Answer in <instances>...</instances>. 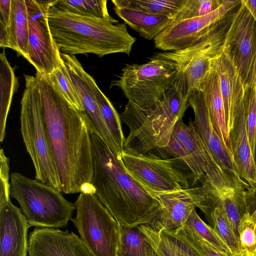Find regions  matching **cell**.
<instances>
[{
    "instance_id": "6da1fadb",
    "label": "cell",
    "mask_w": 256,
    "mask_h": 256,
    "mask_svg": "<svg viewBox=\"0 0 256 256\" xmlns=\"http://www.w3.org/2000/svg\"><path fill=\"white\" fill-rule=\"evenodd\" d=\"M46 131L61 184L66 194L92 184L93 160L85 116L72 106L47 76L36 73Z\"/></svg>"
},
{
    "instance_id": "7a4b0ae2",
    "label": "cell",
    "mask_w": 256,
    "mask_h": 256,
    "mask_svg": "<svg viewBox=\"0 0 256 256\" xmlns=\"http://www.w3.org/2000/svg\"><path fill=\"white\" fill-rule=\"evenodd\" d=\"M90 134L95 195L119 224L129 227L140 225L160 206L159 200L126 170L120 156L90 130Z\"/></svg>"
},
{
    "instance_id": "3957f363",
    "label": "cell",
    "mask_w": 256,
    "mask_h": 256,
    "mask_svg": "<svg viewBox=\"0 0 256 256\" xmlns=\"http://www.w3.org/2000/svg\"><path fill=\"white\" fill-rule=\"evenodd\" d=\"M55 2L49 8L48 20L61 52L70 56L90 53L99 57L130 54L136 39L128 33L126 24L72 13L57 7Z\"/></svg>"
},
{
    "instance_id": "277c9868",
    "label": "cell",
    "mask_w": 256,
    "mask_h": 256,
    "mask_svg": "<svg viewBox=\"0 0 256 256\" xmlns=\"http://www.w3.org/2000/svg\"><path fill=\"white\" fill-rule=\"evenodd\" d=\"M188 106V99L174 84L162 102L152 108H142L128 102L120 114L121 121L130 128L124 149L142 154L162 149Z\"/></svg>"
},
{
    "instance_id": "5b68a950",
    "label": "cell",
    "mask_w": 256,
    "mask_h": 256,
    "mask_svg": "<svg viewBox=\"0 0 256 256\" xmlns=\"http://www.w3.org/2000/svg\"><path fill=\"white\" fill-rule=\"evenodd\" d=\"M233 13L228 14L186 48L155 55L174 63L177 74L174 84L186 98L202 91L204 82L213 68L214 60L223 52L224 41Z\"/></svg>"
},
{
    "instance_id": "8992f818",
    "label": "cell",
    "mask_w": 256,
    "mask_h": 256,
    "mask_svg": "<svg viewBox=\"0 0 256 256\" xmlns=\"http://www.w3.org/2000/svg\"><path fill=\"white\" fill-rule=\"evenodd\" d=\"M10 178V196L18 201L30 226L58 228L68 226L76 207L60 191L17 172Z\"/></svg>"
},
{
    "instance_id": "52a82bcc",
    "label": "cell",
    "mask_w": 256,
    "mask_h": 256,
    "mask_svg": "<svg viewBox=\"0 0 256 256\" xmlns=\"http://www.w3.org/2000/svg\"><path fill=\"white\" fill-rule=\"evenodd\" d=\"M21 100L20 131L35 170L36 180L62 192L61 184L46 131L36 76L24 75Z\"/></svg>"
},
{
    "instance_id": "ba28073f",
    "label": "cell",
    "mask_w": 256,
    "mask_h": 256,
    "mask_svg": "<svg viewBox=\"0 0 256 256\" xmlns=\"http://www.w3.org/2000/svg\"><path fill=\"white\" fill-rule=\"evenodd\" d=\"M162 150L183 161L195 182L202 178L218 194L242 186L217 163L191 119L188 124L182 119L176 122L168 144Z\"/></svg>"
},
{
    "instance_id": "9c48e42d",
    "label": "cell",
    "mask_w": 256,
    "mask_h": 256,
    "mask_svg": "<svg viewBox=\"0 0 256 256\" xmlns=\"http://www.w3.org/2000/svg\"><path fill=\"white\" fill-rule=\"evenodd\" d=\"M177 74L174 62L154 56L142 64H126L110 87L121 89L128 102L142 108L160 104L174 84Z\"/></svg>"
},
{
    "instance_id": "30bf717a",
    "label": "cell",
    "mask_w": 256,
    "mask_h": 256,
    "mask_svg": "<svg viewBox=\"0 0 256 256\" xmlns=\"http://www.w3.org/2000/svg\"><path fill=\"white\" fill-rule=\"evenodd\" d=\"M72 221L80 238L94 256H118L119 224L92 194L80 192Z\"/></svg>"
},
{
    "instance_id": "8fae6325",
    "label": "cell",
    "mask_w": 256,
    "mask_h": 256,
    "mask_svg": "<svg viewBox=\"0 0 256 256\" xmlns=\"http://www.w3.org/2000/svg\"><path fill=\"white\" fill-rule=\"evenodd\" d=\"M124 149L120 156L126 170L152 195L188 188L186 176L175 166L174 158H162Z\"/></svg>"
},
{
    "instance_id": "7c38bea8",
    "label": "cell",
    "mask_w": 256,
    "mask_h": 256,
    "mask_svg": "<svg viewBox=\"0 0 256 256\" xmlns=\"http://www.w3.org/2000/svg\"><path fill=\"white\" fill-rule=\"evenodd\" d=\"M224 52L234 66L244 88L252 86L256 62V22L242 0L233 13Z\"/></svg>"
},
{
    "instance_id": "4fadbf2b",
    "label": "cell",
    "mask_w": 256,
    "mask_h": 256,
    "mask_svg": "<svg viewBox=\"0 0 256 256\" xmlns=\"http://www.w3.org/2000/svg\"><path fill=\"white\" fill-rule=\"evenodd\" d=\"M54 0H26L29 20L27 60L36 72L48 76L62 64L60 52L50 32L48 10Z\"/></svg>"
},
{
    "instance_id": "5bb4252c",
    "label": "cell",
    "mask_w": 256,
    "mask_h": 256,
    "mask_svg": "<svg viewBox=\"0 0 256 256\" xmlns=\"http://www.w3.org/2000/svg\"><path fill=\"white\" fill-rule=\"evenodd\" d=\"M241 3V0H224L218 8L203 16L172 22L154 39L156 48L164 51L186 48L198 40L211 28Z\"/></svg>"
},
{
    "instance_id": "9a60e30c",
    "label": "cell",
    "mask_w": 256,
    "mask_h": 256,
    "mask_svg": "<svg viewBox=\"0 0 256 256\" xmlns=\"http://www.w3.org/2000/svg\"><path fill=\"white\" fill-rule=\"evenodd\" d=\"M67 74L82 104L89 130L98 136L116 155L122 152L114 142L102 117L87 73L75 56L60 52Z\"/></svg>"
},
{
    "instance_id": "2e32d148",
    "label": "cell",
    "mask_w": 256,
    "mask_h": 256,
    "mask_svg": "<svg viewBox=\"0 0 256 256\" xmlns=\"http://www.w3.org/2000/svg\"><path fill=\"white\" fill-rule=\"evenodd\" d=\"M188 104L194 112V124L217 163L238 184L249 187L242 179L234 157L214 128L202 92L192 94Z\"/></svg>"
},
{
    "instance_id": "e0dca14e",
    "label": "cell",
    "mask_w": 256,
    "mask_h": 256,
    "mask_svg": "<svg viewBox=\"0 0 256 256\" xmlns=\"http://www.w3.org/2000/svg\"><path fill=\"white\" fill-rule=\"evenodd\" d=\"M10 196V190H0V256H27L30 226Z\"/></svg>"
},
{
    "instance_id": "ac0fdd59",
    "label": "cell",
    "mask_w": 256,
    "mask_h": 256,
    "mask_svg": "<svg viewBox=\"0 0 256 256\" xmlns=\"http://www.w3.org/2000/svg\"><path fill=\"white\" fill-rule=\"evenodd\" d=\"M28 256H94L80 236L59 228H36L28 238Z\"/></svg>"
},
{
    "instance_id": "d6986e66",
    "label": "cell",
    "mask_w": 256,
    "mask_h": 256,
    "mask_svg": "<svg viewBox=\"0 0 256 256\" xmlns=\"http://www.w3.org/2000/svg\"><path fill=\"white\" fill-rule=\"evenodd\" d=\"M160 206L154 209L141 224L156 230H176L182 226L195 208L188 188L156 196Z\"/></svg>"
},
{
    "instance_id": "ffe728a7",
    "label": "cell",
    "mask_w": 256,
    "mask_h": 256,
    "mask_svg": "<svg viewBox=\"0 0 256 256\" xmlns=\"http://www.w3.org/2000/svg\"><path fill=\"white\" fill-rule=\"evenodd\" d=\"M213 68L219 78L227 131L230 136L238 110L245 96L246 88L234 66L224 51L214 60Z\"/></svg>"
},
{
    "instance_id": "44dd1931",
    "label": "cell",
    "mask_w": 256,
    "mask_h": 256,
    "mask_svg": "<svg viewBox=\"0 0 256 256\" xmlns=\"http://www.w3.org/2000/svg\"><path fill=\"white\" fill-rule=\"evenodd\" d=\"M246 89L230 133L234 160L242 179L256 191V168L246 123Z\"/></svg>"
},
{
    "instance_id": "7402d4cb",
    "label": "cell",
    "mask_w": 256,
    "mask_h": 256,
    "mask_svg": "<svg viewBox=\"0 0 256 256\" xmlns=\"http://www.w3.org/2000/svg\"><path fill=\"white\" fill-rule=\"evenodd\" d=\"M157 256H205L182 234L174 230H156L146 224L138 226Z\"/></svg>"
},
{
    "instance_id": "603a6c76",
    "label": "cell",
    "mask_w": 256,
    "mask_h": 256,
    "mask_svg": "<svg viewBox=\"0 0 256 256\" xmlns=\"http://www.w3.org/2000/svg\"><path fill=\"white\" fill-rule=\"evenodd\" d=\"M202 92L214 128L223 144L234 158L231 138L227 131L224 104L219 78L214 68L204 82Z\"/></svg>"
},
{
    "instance_id": "cb8c5ba5",
    "label": "cell",
    "mask_w": 256,
    "mask_h": 256,
    "mask_svg": "<svg viewBox=\"0 0 256 256\" xmlns=\"http://www.w3.org/2000/svg\"><path fill=\"white\" fill-rule=\"evenodd\" d=\"M114 10L126 24L148 40H154L174 20L130 8L114 6Z\"/></svg>"
},
{
    "instance_id": "d4e9b609",
    "label": "cell",
    "mask_w": 256,
    "mask_h": 256,
    "mask_svg": "<svg viewBox=\"0 0 256 256\" xmlns=\"http://www.w3.org/2000/svg\"><path fill=\"white\" fill-rule=\"evenodd\" d=\"M9 48L28 58L29 20L26 0H12L10 22L7 28Z\"/></svg>"
},
{
    "instance_id": "484cf974",
    "label": "cell",
    "mask_w": 256,
    "mask_h": 256,
    "mask_svg": "<svg viewBox=\"0 0 256 256\" xmlns=\"http://www.w3.org/2000/svg\"><path fill=\"white\" fill-rule=\"evenodd\" d=\"M255 192L251 188L240 186L218 194L220 204L237 234L241 218L250 212Z\"/></svg>"
},
{
    "instance_id": "4316f807",
    "label": "cell",
    "mask_w": 256,
    "mask_h": 256,
    "mask_svg": "<svg viewBox=\"0 0 256 256\" xmlns=\"http://www.w3.org/2000/svg\"><path fill=\"white\" fill-rule=\"evenodd\" d=\"M201 210L210 226L228 247L232 256L239 253L242 250L238 235L228 218L220 202Z\"/></svg>"
},
{
    "instance_id": "83f0119b",
    "label": "cell",
    "mask_w": 256,
    "mask_h": 256,
    "mask_svg": "<svg viewBox=\"0 0 256 256\" xmlns=\"http://www.w3.org/2000/svg\"><path fill=\"white\" fill-rule=\"evenodd\" d=\"M87 79L94 92L96 101L106 127L116 145L122 152L126 138L123 133L120 114L110 100L100 89L94 78L88 74H87Z\"/></svg>"
},
{
    "instance_id": "f1b7e54d",
    "label": "cell",
    "mask_w": 256,
    "mask_h": 256,
    "mask_svg": "<svg viewBox=\"0 0 256 256\" xmlns=\"http://www.w3.org/2000/svg\"><path fill=\"white\" fill-rule=\"evenodd\" d=\"M0 141L2 142L6 135V120L12 96L18 86V78L7 60L4 50L0 54Z\"/></svg>"
},
{
    "instance_id": "f546056e",
    "label": "cell",
    "mask_w": 256,
    "mask_h": 256,
    "mask_svg": "<svg viewBox=\"0 0 256 256\" xmlns=\"http://www.w3.org/2000/svg\"><path fill=\"white\" fill-rule=\"evenodd\" d=\"M106 0H56L55 6L78 15L93 17L118 24L108 14Z\"/></svg>"
},
{
    "instance_id": "4dcf8cb0",
    "label": "cell",
    "mask_w": 256,
    "mask_h": 256,
    "mask_svg": "<svg viewBox=\"0 0 256 256\" xmlns=\"http://www.w3.org/2000/svg\"><path fill=\"white\" fill-rule=\"evenodd\" d=\"M186 0H112L114 6L136 8L150 14L174 18Z\"/></svg>"
},
{
    "instance_id": "1f68e13d",
    "label": "cell",
    "mask_w": 256,
    "mask_h": 256,
    "mask_svg": "<svg viewBox=\"0 0 256 256\" xmlns=\"http://www.w3.org/2000/svg\"><path fill=\"white\" fill-rule=\"evenodd\" d=\"M120 240L118 256H148L150 244L138 226L119 224Z\"/></svg>"
},
{
    "instance_id": "d6a6232c",
    "label": "cell",
    "mask_w": 256,
    "mask_h": 256,
    "mask_svg": "<svg viewBox=\"0 0 256 256\" xmlns=\"http://www.w3.org/2000/svg\"><path fill=\"white\" fill-rule=\"evenodd\" d=\"M180 228L198 236L218 250L232 256L214 228L199 216L196 208L192 210L185 224Z\"/></svg>"
},
{
    "instance_id": "836d02e7",
    "label": "cell",
    "mask_w": 256,
    "mask_h": 256,
    "mask_svg": "<svg viewBox=\"0 0 256 256\" xmlns=\"http://www.w3.org/2000/svg\"><path fill=\"white\" fill-rule=\"evenodd\" d=\"M238 234L241 250L256 256V205L252 213L246 212L241 218Z\"/></svg>"
},
{
    "instance_id": "e575fe53",
    "label": "cell",
    "mask_w": 256,
    "mask_h": 256,
    "mask_svg": "<svg viewBox=\"0 0 256 256\" xmlns=\"http://www.w3.org/2000/svg\"><path fill=\"white\" fill-rule=\"evenodd\" d=\"M47 76L72 106L79 112H84V108L68 78L62 62L59 68Z\"/></svg>"
},
{
    "instance_id": "d590c367",
    "label": "cell",
    "mask_w": 256,
    "mask_h": 256,
    "mask_svg": "<svg viewBox=\"0 0 256 256\" xmlns=\"http://www.w3.org/2000/svg\"><path fill=\"white\" fill-rule=\"evenodd\" d=\"M224 0H186L173 21H178L207 14L218 8Z\"/></svg>"
},
{
    "instance_id": "8d00e7d4",
    "label": "cell",
    "mask_w": 256,
    "mask_h": 256,
    "mask_svg": "<svg viewBox=\"0 0 256 256\" xmlns=\"http://www.w3.org/2000/svg\"><path fill=\"white\" fill-rule=\"evenodd\" d=\"M246 123L250 146L254 156L256 146V90L254 82L246 88Z\"/></svg>"
},
{
    "instance_id": "74e56055",
    "label": "cell",
    "mask_w": 256,
    "mask_h": 256,
    "mask_svg": "<svg viewBox=\"0 0 256 256\" xmlns=\"http://www.w3.org/2000/svg\"><path fill=\"white\" fill-rule=\"evenodd\" d=\"M174 230L180 232L186 236L198 246L205 256H232L225 252L218 250L198 236L181 228Z\"/></svg>"
},
{
    "instance_id": "f35d334b",
    "label": "cell",
    "mask_w": 256,
    "mask_h": 256,
    "mask_svg": "<svg viewBox=\"0 0 256 256\" xmlns=\"http://www.w3.org/2000/svg\"><path fill=\"white\" fill-rule=\"evenodd\" d=\"M12 0H0V25L7 30L10 22Z\"/></svg>"
},
{
    "instance_id": "ab89813d",
    "label": "cell",
    "mask_w": 256,
    "mask_h": 256,
    "mask_svg": "<svg viewBox=\"0 0 256 256\" xmlns=\"http://www.w3.org/2000/svg\"><path fill=\"white\" fill-rule=\"evenodd\" d=\"M0 46L1 48H8V37L7 30L0 25Z\"/></svg>"
},
{
    "instance_id": "60d3db41",
    "label": "cell",
    "mask_w": 256,
    "mask_h": 256,
    "mask_svg": "<svg viewBox=\"0 0 256 256\" xmlns=\"http://www.w3.org/2000/svg\"><path fill=\"white\" fill-rule=\"evenodd\" d=\"M242 2L248 10L256 22V0H242Z\"/></svg>"
},
{
    "instance_id": "b9f144b4",
    "label": "cell",
    "mask_w": 256,
    "mask_h": 256,
    "mask_svg": "<svg viewBox=\"0 0 256 256\" xmlns=\"http://www.w3.org/2000/svg\"><path fill=\"white\" fill-rule=\"evenodd\" d=\"M232 256H250L247 252L241 250L239 253L234 254Z\"/></svg>"
},
{
    "instance_id": "7bdbcfd3",
    "label": "cell",
    "mask_w": 256,
    "mask_h": 256,
    "mask_svg": "<svg viewBox=\"0 0 256 256\" xmlns=\"http://www.w3.org/2000/svg\"><path fill=\"white\" fill-rule=\"evenodd\" d=\"M148 256H157L155 252L152 249V248L150 246L148 249Z\"/></svg>"
},
{
    "instance_id": "ee69618b",
    "label": "cell",
    "mask_w": 256,
    "mask_h": 256,
    "mask_svg": "<svg viewBox=\"0 0 256 256\" xmlns=\"http://www.w3.org/2000/svg\"><path fill=\"white\" fill-rule=\"evenodd\" d=\"M254 83L255 84L256 90V62L254 72Z\"/></svg>"
},
{
    "instance_id": "f6af8a7d",
    "label": "cell",
    "mask_w": 256,
    "mask_h": 256,
    "mask_svg": "<svg viewBox=\"0 0 256 256\" xmlns=\"http://www.w3.org/2000/svg\"><path fill=\"white\" fill-rule=\"evenodd\" d=\"M254 164H255L256 168V149H255V152H254Z\"/></svg>"
},
{
    "instance_id": "bcb514c9",
    "label": "cell",
    "mask_w": 256,
    "mask_h": 256,
    "mask_svg": "<svg viewBox=\"0 0 256 256\" xmlns=\"http://www.w3.org/2000/svg\"><path fill=\"white\" fill-rule=\"evenodd\" d=\"M0 190H9V189H0Z\"/></svg>"
}]
</instances>
